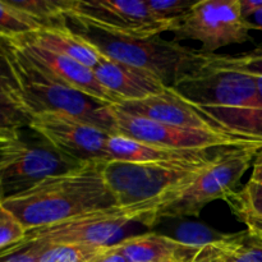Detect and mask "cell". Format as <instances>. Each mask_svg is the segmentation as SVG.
<instances>
[{"mask_svg": "<svg viewBox=\"0 0 262 262\" xmlns=\"http://www.w3.org/2000/svg\"><path fill=\"white\" fill-rule=\"evenodd\" d=\"M104 164L86 163L71 171L50 177L2 204L26 230L112 209L117 206V201L105 181Z\"/></svg>", "mask_w": 262, "mask_h": 262, "instance_id": "6da1fadb", "label": "cell"}, {"mask_svg": "<svg viewBox=\"0 0 262 262\" xmlns=\"http://www.w3.org/2000/svg\"><path fill=\"white\" fill-rule=\"evenodd\" d=\"M222 129L262 148V99L256 77L235 72L202 71L173 87Z\"/></svg>", "mask_w": 262, "mask_h": 262, "instance_id": "7a4b0ae2", "label": "cell"}, {"mask_svg": "<svg viewBox=\"0 0 262 262\" xmlns=\"http://www.w3.org/2000/svg\"><path fill=\"white\" fill-rule=\"evenodd\" d=\"M216 152L179 163L110 160L104 164V177L117 206L129 212L135 223L150 227L154 212L187 188Z\"/></svg>", "mask_w": 262, "mask_h": 262, "instance_id": "3957f363", "label": "cell"}, {"mask_svg": "<svg viewBox=\"0 0 262 262\" xmlns=\"http://www.w3.org/2000/svg\"><path fill=\"white\" fill-rule=\"evenodd\" d=\"M67 27L100 54L128 66L155 74L166 87L173 89L181 79L205 69L207 54L177 41L154 37H132L107 32L74 15H67Z\"/></svg>", "mask_w": 262, "mask_h": 262, "instance_id": "277c9868", "label": "cell"}, {"mask_svg": "<svg viewBox=\"0 0 262 262\" xmlns=\"http://www.w3.org/2000/svg\"><path fill=\"white\" fill-rule=\"evenodd\" d=\"M9 55L26 112L32 117L55 113L86 122L117 135V125L110 105H105L67 84L56 81L46 72L31 63L9 37L0 36Z\"/></svg>", "mask_w": 262, "mask_h": 262, "instance_id": "5b68a950", "label": "cell"}, {"mask_svg": "<svg viewBox=\"0 0 262 262\" xmlns=\"http://www.w3.org/2000/svg\"><path fill=\"white\" fill-rule=\"evenodd\" d=\"M258 148H222L191 184L152 214L150 227L163 219L197 216L206 205L227 201L235 193L241 179L253 164Z\"/></svg>", "mask_w": 262, "mask_h": 262, "instance_id": "8992f818", "label": "cell"}, {"mask_svg": "<svg viewBox=\"0 0 262 262\" xmlns=\"http://www.w3.org/2000/svg\"><path fill=\"white\" fill-rule=\"evenodd\" d=\"M251 26L241 12L239 0H201L174 20L169 32L174 41L201 42L200 50L215 54L224 46L239 45L251 40Z\"/></svg>", "mask_w": 262, "mask_h": 262, "instance_id": "52a82bcc", "label": "cell"}, {"mask_svg": "<svg viewBox=\"0 0 262 262\" xmlns=\"http://www.w3.org/2000/svg\"><path fill=\"white\" fill-rule=\"evenodd\" d=\"M110 109L117 125V135L150 145L182 151H211L237 147L258 148L247 138L232 135L225 130L178 127L128 114L115 105H110Z\"/></svg>", "mask_w": 262, "mask_h": 262, "instance_id": "ba28073f", "label": "cell"}, {"mask_svg": "<svg viewBox=\"0 0 262 262\" xmlns=\"http://www.w3.org/2000/svg\"><path fill=\"white\" fill-rule=\"evenodd\" d=\"M20 148L14 160L0 171L2 200L18 196L50 177L79 168V163L51 146L30 127L20 130Z\"/></svg>", "mask_w": 262, "mask_h": 262, "instance_id": "9c48e42d", "label": "cell"}, {"mask_svg": "<svg viewBox=\"0 0 262 262\" xmlns=\"http://www.w3.org/2000/svg\"><path fill=\"white\" fill-rule=\"evenodd\" d=\"M132 223L135 220L129 212L115 206L74 216L50 227L27 230L25 238L48 245H81L105 248L118 243L115 239Z\"/></svg>", "mask_w": 262, "mask_h": 262, "instance_id": "30bf717a", "label": "cell"}, {"mask_svg": "<svg viewBox=\"0 0 262 262\" xmlns=\"http://www.w3.org/2000/svg\"><path fill=\"white\" fill-rule=\"evenodd\" d=\"M68 14L107 32L132 37L159 36L170 31L174 23L156 18L145 0H72Z\"/></svg>", "mask_w": 262, "mask_h": 262, "instance_id": "8fae6325", "label": "cell"}, {"mask_svg": "<svg viewBox=\"0 0 262 262\" xmlns=\"http://www.w3.org/2000/svg\"><path fill=\"white\" fill-rule=\"evenodd\" d=\"M30 128L51 146L79 163H106L107 141L112 135L86 122L55 113L31 117Z\"/></svg>", "mask_w": 262, "mask_h": 262, "instance_id": "7c38bea8", "label": "cell"}, {"mask_svg": "<svg viewBox=\"0 0 262 262\" xmlns=\"http://www.w3.org/2000/svg\"><path fill=\"white\" fill-rule=\"evenodd\" d=\"M9 38L31 63L37 66L56 81L61 82L71 89L77 90V91L105 105H118L122 102L119 97L107 91L97 81L92 68H89L68 56L55 54L53 51L45 50L40 46L33 45L30 41L25 40L19 36Z\"/></svg>", "mask_w": 262, "mask_h": 262, "instance_id": "4fadbf2b", "label": "cell"}, {"mask_svg": "<svg viewBox=\"0 0 262 262\" xmlns=\"http://www.w3.org/2000/svg\"><path fill=\"white\" fill-rule=\"evenodd\" d=\"M115 106L128 114L155 120L159 123H165V124L196 128V129L224 130L207 119L171 87H166L160 94L152 95L146 99L122 101Z\"/></svg>", "mask_w": 262, "mask_h": 262, "instance_id": "5bb4252c", "label": "cell"}, {"mask_svg": "<svg viewBox=\"0 0 262 262\" xmlns=\"http://www.w3.org/2000/svg\"><path fill=\"white\" fill-rule=\"evenodd\" d=\"M97 81L120 101H136L160 94L165 84L155 76L143 69L128 66L100 54L99 61L92 68Z\"/></svg>", "mask_w": 262, "mask_h": 262, "instance_id": "9a60e30c", "label": "cell"}, {"mask_svg": "<svg viewBox=\"0 0 262 262\" xmlns=\"http://www.w3.org/2000/svg\"><path fill=\"white\" fill-rule=\"evenodd\" d=\"M125 262H191L202 248L188 246L168 235L147 233L128 237L113 245Z\"/></svg>", "mask_w": 262, "mask_h": 262, "instance_id": "2e32d148", "label": "cell"}, {"mask_svg": "<svg viewBox=\"0 0 262 262\" xmlns=\"http://www.w3.org/2000/svg\"><path fill=\"white\" fill-rule=\"evenodd\" d=\"M222 150V148H220ZM219 151V150H216ZM211 151H182L141 142L122 135H112L107 141V155L113 161L124 163H179L214 155Z\"/></svg>", "mask_w": 262, "mask_h": 262, "instance_id": "e0dca14e", "label": "cell"}, {"mask_svg": "<svg viewBox=\"0 0 262 262\" xmlns=\"http://www.w3.org/2000/svg\"><path fill=\"white\" fill-rule=\"evenodd\" d=\"M19 37L45 50L74 59L89 68H94L100 58V53L94 46L68 27H42Z\"/></svg>", "mask_w": 262, "mask_h": 262, "instance_id": "ac0fdd59", "label": "cell"}, {"mask_svg": "<svg viewBox=\"0 0 262 262\" xmlns=\"http://www.w3.org/2000/svg\"><path fill=\"white\" fill-rule=\"evenodd\" d=\"M15 8L38 22L41 27H67L72 0H9Z\"/></svg>", "mask_w": 262, "mask_h": 262, "instance_id": "d6986e66", "label": "cell"}, {"mask_svg": "<svg viewBox=\"0 0 262 262\" xmlns=\"http://www.w3.org/2000/svg\"><path fill=\"white\" fill-rule=\"evenodd\" d=\"M216 247L224 262H262V241L248 230L225 234Z\"/></svg>", "mask_w": 262, "mask_h": 262, "instance_id": "ffe728a7", "label": "cell"}, {"mask_svg": "<svg viewBox=\"0 0 262 262\" xmlns=\"http://www.w3.org/2000/svg\"><path fill=\"white\" fill-rule=\"evenodd\" d=\"M204 71L235 72L252 77H262V46L237 55L207 54Z\"/></svg>", "mask_w": 262, "mask_h": 262, "instance_id": "44dd1931", "label": "cell"}, {"mask_svg": "<svg viewBox=\"0 0 262 262\" xmlns=\"http://www.w3.org/2000/svg\"><path fill=\"white\" fill-rule=\"evenodd\" d=\"M31 115L22 105L0 96V142H12L19 138L20 130L30 127Z\"/></svg>", "mask_w": 262, "mask_h": 262, "instance_id": "7402d4cb", "label": "cell"}, {"mask_svg": "<svg viewBox=\"0 0 262 262\" xmlns=\"http://www.w3.org/2000/svg\"><path fill=\"white\" fill-rule=\"evenodd\" d=\"M41 25L9 0H0V36L18 37L40 30Z\"/></svg>", "mask_w": 262, "mask_h": 262, "instance_id": "603a6c76", "label": "cell"}, {"mask_svg": "<svg viewBox=\"0 0 262 262\" xmlns=\"http://www.w3.org/2000/svg\"><path fill=\"white\" fill-rule=\"evenodd\" d=\"M225 202L239 220L247 217L262 219V184L248 182L241 191L235 192Z\"/></svg>", "mask_w": 262, "mask_h": 262, "instance_id": "cb8c5ba5", "label": "cell"}, {"mask_svg": "<svg viewBox=\"0 0 262 262\" xmlns=\"http://www.w3.org/2000/svg\"><path fill=\"white\" fill-rule=\"evenodd\" d=\"M102 248L81 245H48L45 243L38 262H86Z\"/></svg>", "mask_w": 262, "mask_h": 262, "instance_id": "d4e9b609", "label": "cell"}, {"mask_svg": "<svg viewBox=\"0 0 262 262\" xmlns=\"http://www.w3.org/2000/svg\"><path fill=\"white\" fill-rule=\"evenodd\" d=\"M43 248L45 243L23 238L20 242L0 250V262H38Z\"/></svg>", "mask_w": 262, "mask_h": 262, "instance_id": "484cf974", "label": "cell"}, {"mask_svg": "<svg viewBox=\"0 0 262 262\" xmlns=\"http://www.w3.org/2000/svg\"><path fill=\"white\" fill-rule=\"evenodd\" d=\"M0 96L8 97V99L22 105L19 86H18L9 55H8L2 37H0Z\"/></svg>", "mask_w": 262, "mask_h": 262, "instance_id": "4316f807", "label": "cell"}, {"mask_svg": "<svg viewBox=\"0 0 262 262\" xmlns=\"http://www.w3.org/2000/svg\"><path fill=\"white\" fill-rule=\"evenodd\" d=\"M177 233L179 237L178 241H181L182 243L200 248L217 243L225 237V234L217 233L200 224H184L179 228Z\"/></svg>", "mask_w": 262, "mask_h": 262, "instance_id": "83f0119b", "label": "cell"}, {"mask_svg": "<svg viewBox=\"0 0 262 262\" xmlns=\"http://www.w3.org/2000/svg\"><path fill=\"white\" fill-rule=\"evenodd\" d=\"M27 230L4 205L0 202V250L20 242Z\"/></svg>", "mask_w": 262, "mask_h": 262, "instance_id": "f1b7e54d", "label": "cell"}, {"mask_svg": "<svg viewBox=\"0 0 262 262\" xmlns=\"http://www.w3.org/2000/svg\"><path fill=\"white\" fill-rule=\"evenodd\" d=\"M150 12L161 20L174 22L191 9L192 0H145Z\"/></svg>", "mask_w": 262, "mask_h": 262, "instance_id": "f546056e", "label": "cell"}, {"mask_svg": "<svg viewBox=\"0 0 262 262\" xmlns=\"http://www.w3.org/2000/svg\"><path fill=\"white\" fill-rule=\"evenodd\" d=\"M20 148V142L19 138L17 141H13V142L3 143L0 145V170L4 169L8 164L12 163L15 159V156L18 155Z\"/></svg>", "mask_w": 262, "mask_h": 262, "instance_id": "4dcf8cb0", "label": "cell"}, {"mask_svg": "<svg viewBox=\"0 0 262 262\" xmlns=\"http://www.w3.org/2000/svg\"><path fill=\"white\" fill-rule=\"evenodd\" d=\"M191 262H224V260L219 248L216 247V243H214V245L205 246Z\"/></svg>", "mask_w": 262, "mask_h": 262, "instance_id": "1f68e13d", "label": "cell"}, {"mask_svg": "<svg viewBox=\"0 0 262 262\" xmlns=\"http://www.w3.org/2000/svg\"><path fill=\"white\" fill-rule=\"evenodd\" d=\"M86 262H125V260L113 246H110V247L100 250L96 255L92 256Z\"/></svg>", "mask_w": 262, "mask_h": 262, "instance_id": "d6a6232c", "label": "cell"}, {"mask_svg": "<svg viewBox=\"0 0 262 262\" xmlns=\"http://www.w3.org/2000/svg\"><path fill=\"white\" fill-rule=\"evenodd\" d=\"M239 4L241 12L246 19L262 9V0H239Z\"/></svg>", "mask_w": 262, "mask_h": 262, "instance_id": "836d02e7", "label": "cell"}, {"mask_svg": "<svg viewBox=\"0 0 262 262\" xmlns=\"http://www.w3.org/2000/svg\"><path fill=\"white\" fill-rule=\"evenodd\" d=\"M250 182L262 184V148L257 151V155H256L255 160H253L252 176H251Z\"/></svg>", "mask_w": 262, "mask_h": 262, "instance_id": "e575fe53", "label": "cell"}, {"mask_svg": "<svg viewBox=\"0 0 262 262\" xmlns=\"http://www.w3.org/2000/svg\"><path fill=\"white\" fill-rule=\"evenodd\" d=\"M243 223L247 225V230L250 233H252L255 237L260 238L262 241V219L261 217H247V219H243Z\"/></svg>", "mask_w": 262, "mask_h": 262, "instance_id": "d590c367", "label": "cell"}, {"mask_svg": "<svg viewBox=\"0 0 262 262\" xmlns=\"http://www.w3.org/2000/svg\"><path fill=\"white\" fill-rule=\"evenodd\" d=\"M248 25L251 26V30H260L262 31V9L256 12L251 17L247 18Z\"/></svg>", "mask_w": 262, "mask_h": 262, "instance_id": "8d00e7d4", "label": "cell"}, {"mask_svg": "<svg viewBox=\"0 0 262 262\" xmlns=\"http://www.w3.org/2000/svg\"><path fill=\"white\" fill-rule=\"evenodd\" d=\"M256 84H257L258 94H260V97L262 99V77H256Z\"/></svg>", "mask_w": 262, "mask_h": 262, "instance_id": "74e56055", "label": "cell"}, {"mask_svg": "<svg viewBox=\"0 0 262 262\" xmlns=\"http://www.w3.org/2000/svg\"><path fill=\"white\" fill-rule=\"evenodd\" d=\"M2 170H3V169H2ZM2 170H0V171H2ZM3 201V200H2V192H0V202H2Z\"/></svg>", "mask_w": 262, "mask_h": 262, "instance_id": "f35d334b", "label": "cell"}, {"mask_svg": "<svg viewBox=\"0 0 262 262\" xmlns=\"http://www.w3.org/2000/svg\"><path fill=\"white\" fill-rule=\"evenodd\" d=\"M159 262H178V261H159Z\"/></svg>", "mask_w": 262, "mask_h": 262, "instance_id": "ab89813d", "label": "cell"}, {"mask_svg": "<svg viewBox=\"0 0 262 262\" xmlns=\"http://www.w3.org/2000/svg\"><path fill=\"white\" fill-rule=\"evenodd\" d=\"M12 142H13V141H12ZM3 143H8V142H0V145H3Z\"/></svg>", "mask_w": 262, "mask_h": 262, "instance_id": "60d3db41", "label": "cell"}]
</instances>
